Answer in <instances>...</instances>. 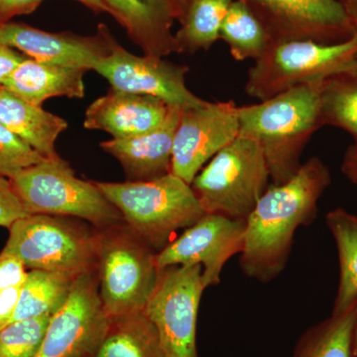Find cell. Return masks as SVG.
Segmentation results:
<instances>
[{
    "label": "cell",
    "instance_id": "29",
    "mask_svg": "<svg viewBox=\"0 0 357 357\" xmlns=\"http://www.w3.org/2000/svg\"><path fill=\"white\" fill-rule=\"evenodd\" d=\"M45 158L0 123V176L11 178Z\"/></svg>",
    "mask_w": 357,
    "mask_h": 357
},
{
    "label": "cell",
    "instance_id": "6",
    "mask_svg": "<svg viewBox=\"0 0 357 357\" xmlns=\"http://www.w3.org/2000/svg\"><path fill=\"white\" fill-rule=\"evenodd\" d=\"M357 35L335 44L311 40L271 42L248 70L246 95L259 102L284 91L321 83L356 61Z\"/></svg>",
    "mask_w": 357,
    "mask_h": 357
},
{
    "label": "cell",
    "instance_id": "20",
    "mask_svg": "<svg viewBox=\"0 0 357 357\" xmlns=\"http://www.w3.org/2000/svg\"><path fill=\"white\" fill-rule=\"evenodd\" d=\"M0 123L45 158L56 156L59 136L69 128L63 117L0 88Z\"/></svg>",
    "mask_w": 357,
    "mask_h": 357
},
{
    "label": "cell",
    "instance_id": "4",
    "mask_svg": "<svg viewBox=\"0 0 357 357\" xmlns=\"http://www.w3.org/2000/svg\"><path fill=\"white\" fill-rule=\"evenodd\" d=\"M96 274L109 319L141 312L158 278L156 252L126 222L96 229Z\"/></svg>",
    "mask_w": 357,
    "mask_h": 357
},
{
    "label": "cell",
    "instance_id": "34",
    "mask_svg": "<svg viewBox=\"0 0 357 357\" xmlns=\"http://www.w3.org/2000/svg\"><path fill=\"white\" fill-rule=\"evenodd\" d=\"M20 287H13L0 292V330L13 323L20 295Z\"/></svg>",
    "mask_w": 357,
    "mask_h": 357
},
{
    "label": "cell",
    "instance_id": "17",
    "mask_svg": "<svg viewBox=\"0 0 357 357\" xmlns=\"http://www.w3.org/2000/svg\"><path fill=\"white\" fill-rule=\"evenodd\" d=\"M180 107H173L166 121L149 132L102 141L100 148L121 164L128 182H148L171 173L174 136Z\"/></svg>",
    "mask_w": 357,
    "mask_h": 357
},
{
    "label": "cell",
    "instance_id": "5",
    "mask_svg": "<svg viewBox=\"0 0 357 357\" xmlns=\"http://www.w3.org/2000/svg\"><path fill=\"white\" fill-rule=\"evenodd\" d=\"M10 181L29 215L77 218L96 229L124 222L93 181L77 178L69 162L59 155L20 171Z\"/></svg>",
    "mask_w": 357,
    "mask_h": 357
},
{
    "label": "cell",
    "instance_id": "27",
    "mask_svg": "<svg viewBox=\"0 0 357 357\" xmlns=\"http://www.w3.org/2000/svg\"><path fill=\"white\" fill-rule=\"evenodd\" d=\"M220 39L229 46L236 61L258 60L270 44L261 22L241 0H232L222 28Z\"/></svg>",
    "mask_w": 357,
    "mask_h": 357
},
{
    "label": "cell",
    "instance_id": "33",
    "mask_svg": "<svg viewBox=\"0 0 357 357\" xmlns=\"http://www.w3.org/2000/svg\"><path fill=\"white\" fill-rule=\"evenodd\" d=\"M26 58L28 57L16 51V49L0 42V86H3L7 79Z\"/></svg>",
    "mask_w": 357,
    "mask_h": 357
},
{
    "label": "cell",
    "instance_id": "7",
    "mask_svg": "<svg viewBox=\"0 0 357 357\" xmlns=\"http://www.w3.org/2000/svg\"><path fill=\"white\" fill-rule=\"evenodd\" d=\"M2 251L17 256L27 270L81 276L96 270V229L75 218L29 215L16 220Z\"/></svg>",
    "mask_w": 357,
    "mask_h": 357
},
{
    "label": "cell",
    "instance_id": "25",
    "mask_svg": "<svg viewBox=\"0 0 357 357\" xmlns=\"http://www.w3.org/2000/svg\"><path fill=\"white\" fill-rule=\"evenodd\" d=\"M232 0H192L174 34L176 53L206 51L220 39V28Z\"/></svg>",
    "mask_w": 357,
    "mask_h": 357
},
{
    "label": "cell",
    "instance_id": "31",
    "mask_svg": "<svg viewBox=\"0 0 357 357\" xmlns=\"http://www.w3.org/2000/svg\"><path fill=\"white\" fill-rule=\"evenodd\" d=\"M27 273V268L17 256L4 251L0 252V292L22 286Z\"/></svg>",
    "mask_w": 357,
    "mask_h": 357
},
{
    "label": "cell",
    "instance_id": "23",
    "mask_svg": "<svg viewBox=\"0 0 357 357\" xmlns=\"http://www.w3.org/2000/svg\"><path fill=\"white\" fill-rule=\"evenodd\" d=\"M76 278L43 270H29L20 289L13 321L52 317L69 299Z\"/></svg>",
    "mask_w": 357,
    "mask_h": 357
},
{
    "label": "cell",
    "instance_id": "16",
    "mask_svg": "<svg viewBox=\"0 0 357 357\" xmlns=\"http://www.w3.org/2000/svg\"><path fill=\"white\" fill-rule=\"evenodd\" d=\"M173 107L155 96L110 88L89 105L84 128L105 131L114 139L132 137L158 128Z\"/></svg>",
    "mask_w": 357,
    "mask_h": 357
},
{
    "label": "cell",
    "instance_id": "30",
    "mask_svg": "<svg viewBox=\"0 0 357 357\" xmlns=\"http://www.w3.org/2000/svg\"><path fill=\"white\" fill-rule=\"evenodd\" d=\"M27 215L29 213L16 194L10 178L0 176V227L9 229L16 220Z\"/></svg>",
    "mask_w": 357,
    "mask_h": 357
},
{
    "label": "cell",
    "instance_id": "9",
    "mask_svg": "<svg viewBox=\"0 0 357 357\" xmlns=\"http://www.w3.org/2000/svg\"><path fill=\"white\" fill-rule=\"evenodd\" d=\"M204 290L202 265L159 269L143 314L156 328L167 356L199 357L197 324Z\"/></svg>",
    "mask_w": 357,
    "mask_h": 357
},
{
    "label": "cell",
    "instance_id": "32",
    "mask_svg": "<svg viewBox=\"0 0 357 357\" xmlns=\"http://www.w3.org/2000/svg\"><path fill=\"white\" fill-rule=\"evenodd\" d=\"M43 0H0V25L10 22L16 16L36 10Z\"/></svg>",
    "mask_w": 357,
    "mask_h": 357
},
{
    "label": "cell",
    "instance_id": "38",
    "mask_svg": "<svg viewBox=\"0 0 357 357\" xmlns=\"http://www.w3.org/2000/svg\"><path fill=\"white\" fill-rule=\"evenodd\" d=\"M96 13H109V10L102 0H76Z\"/></svg>",
    "mask_w": 357,
    "mask_h": 357
},
{
    "label": "cell",
    "instance_id": "21",
    "mask_svg": "<svg viewBox=\"0 0 357 357\" xmlns=\"http://www.w3.org/2000/svg\"><path fill=\"white\" fill-rule=\"evenodd\" d=\"M95 357H168L143 312L109 319Z\"/></svg>",
    "mask_w": 357,
    "mask_h": 357
},
{
    "label": "cell",
    "instance_id": "1",
    "mask_svg": "<svg viewBox=\"0 0 357 357\" xmlns=\"http://www.w3.org/2000/svg\"><path fill=\"white\" fill-rule=\"evenodd\" d=\"M331 183L330 169L314 156L287 182L268 188L245 220L239 265L246 276L269 283L285 270L296 231L316 220L319 199Z\"/></svg>",
    "mask_w": 357,
    "mask_h": 357
},
{
    "label": "cell",
    "instance_id": "37",
    "mask_svg": "<svg viewBox=\"0 0 357 357\" xmlns=\"http://www.w3.org/2000/svg\"><path fill=\"white\" fill-rule=\"evenodd\" d=\"M168 1L172 6L175 20L181 22L192 0H168Z\"/></svg>",
    "mask_w": 357,
    "mask_h": 357
},
{
    "label": "cell",
    "instance_id": "12",
    "mask_svg": "<svg viewBox=\"0 0 357 357\" xmlns=\"http://www.w3.org/2000/svg\"><path fill=\"white\" fill-rule=\"evenodd\" d=\"M241 1L261 22L271 42L311 40L335 44L354 35L351 20L337 0Z\"/></svg>",
    "mask_w": 357,
    "mask_h": 357
},
{
    "label": "cell",
    "instance_id": "18",
    "mask_svg": "<svg viewBox=\"0 0 357 357\" xmlns=\"http://www.w3.org/2000/svg\"><path fill=\"white\" fill-rule=\"evenodd\" d=\"M109 14L146 55L176 53L175 15L168 0H102Z\"/></svg>",
    "mask_w": 357,
    "mask_h": 357
},
{
    "label": "cell",
    "instance_id": "8",
    "mask_svg": "<svg viewBox=\"0 0 357 357\" xmlns=\"http://www.w3.org/2000/svg\"><path fill=\"white\" fill-rule=\"evenodd\" d=\"M269 178L261 149L238 136L199 171L191 187L204 213L245 220L269 188Z\"/></svg>",
    "mask_w": 357,
    "mask_h": 357
},
{
    "label": "cell",
    "instance_id": "3",
    "mask_svg": "<svg viewBox=\"0 0 357 357\" xmlns=\"http://www.w3.org/2000/svg\"><path fill=\"white\" fill-rule=\"evenodd\" d=\"M93 183L129 229L156 253L174 232L188 229L206 215L191 185L172 173L148 182Z\"/></svg>",
    "mask_w": 357,
    "mask_h": 357
},
{
    "label": "cell",
    "instance_id": "15",
    "mask_svg": "<svg viewBox=\"0 0 357 357\" xmlns=\"http://www.w3.org/2000/svg\"><path fill=\"white\" fill-rule=\"evenodd\" d=\"M0 42L26 57L46 64L93 70L117 43L107 26H98L93 36L72 32L50 33L22 23L0 25Z\"/></svg>",
    "mask_w": 357,
    "mask_h": 357
},
{
    "label": "cell",
    "instance_id": "24",
    "mask_svg": "<svg viewBox=\"0 0 357 357\" xmlns=\"http://www.w3.org/2000/svg\"><path fill=\"white\" fill-rule=\"evenodd\" d=\"M357 304L307 328L294 349L292 357H354Z\"/></svg>",
    "mask_w": 357,
    "mask_h": 357
},
{
    "label": "cell",
    "instance_id": "13",
    "mask_svg": "<svg viewBox=\"0 0 357 357\" xmlns=\"http://www.w3.org/2000/svg\"><path fill=\"white\" fill-rule=\"evenodd\" d=\"M117 91L155 96L180 109L196 107L206 100L188 89L187 66L153 55H134L117 42L109 55L93 68Z\"/></svg>",
    "mask_w": 357,
    "mask_h": 357
},
{
    "label": "cell",
    "instance_id": "2",
    "mask_svg": "<svg viewBox=\"0 0 357 357\" xmlns=\"http://www.w3.org/2000/svg\"><path fill=\"white\" fill-rule=\"evenodd\" d=\"M323 83L303 84L264 102L238 107V136L261 149L273 185L287 182L299 171L305 147L323 126Z\"/></svg>",
    "mask_w": 357,
    "mask_h": 357
},
{
    "label": "cell",
    "instance_id": "28",
    "mask_svg": "<svg viewBox=\"0 0 357 357\" xmlns=\"http://www.w3.org/2000/svg\"><path fill=\"white\" fill-rule=\"evenodd\" d=\"M52 317L15 321L0 330V357H34Z\"/></svg>",
    "mask_w": 357,
    "mask_h": 357
},
{
    "label": "cell",
    "instance_id": "40",
    "mask_svg": "<svg viewBox=\"0 0 357 357\" xmlns=\"http://www.w3.org/2000/svg\"><path fill=\"white\" fill-rule=\"evenodd\" d=\"M356 60H357V55H356Z\"/></svg>",
    "mask_w": 357,
    "mask_h": 357
},
{
    "label": "cell",
    "instance_id": "14",
    "mask_svg": "<svg viewBox=\"0 0 357 357\" xmlns=\"http://www.w3.org/2000/svg\"><path fill=\"white\" fill-rule=\"evenodd\" d=\"M245 227L244 220L206 213L156 253L157 267L199 264L204 287L218 286L225 265L243 252Z\"/></svg>",
    "mask_w": 357,
    "mask_h": 357
},
{
    "label": "cell",
    "instance_id": "41",
    "mask_svg": "<svg viewBox=\"0 0 357 357\" xmlns=\"http://www.w3.org/2000/svg\"><path fill=\"white\" fill-rule=\"evenodd\" d=\"M0 88H1V86H0Z\"/></svg>",
    "mask_w": 357,
    "mask_h": 357
},
{
    "label": "cell",
    "instance_id": "35",
    "mask_svg": "<svg viewBox=\"0 0 357 357\" xmlns=\"http://www.w3.org/2000/svg\"><path fill=\"white\" fill-rule=\"evenodd\" d=\"M340 170L344 177L357 188V142H354L347 147Z\"/></svg>",
    "mask_w": 357,
    "mask_h": 357
},
{
    "label": "cell",
    "instance_id": "10",
    "mask_svg": "<svg viewBox=\"0 0 357 357\" xmlns=\"http://www.w3.org/2000/svg\"><path fill=\"white\" fill-rule=\"evenodd\" d=\"M109 324L96 270L81 275L64 306L52 316L34 357H95Z\"/></svg>",
    "mask_w": 357,
    "mask_h": 357
},
{
    "label": "cell",
    "instance_id": "11",
    "mask_svg": "<svg viewBox=\"0 0 357 357\" xmlns=\"http://www.w3.org/2000/svg\"><path fill=\"white\" fill-rule=\"evenodd\" d=\"M238 133V107L234 100H206L199 107L181 109L171 173L191 185L199 171Z\"/></svg>",
    "mask_w": 357,
    "mask_h": 357
},
{
    "label": "cell",
    "instance_id": "22",
    "mask_svg": "<svg viewBox=\"0 0 357 357\" xmlns=\"http://www.w3.org/2000/svg\"><path fill=\"white\" fill-rule=\"evenodd\" d=\"M326 225L337 249L340 281L332 314L357 304V215L342 208L328 211Z\"/></svg>",
    "mask_w": 357,
    "mask_h": 357
},
{
    "label": "cell",
    "instance_id": "36",
    "mask_svg": "<svg viewBox=\"0 0 357 357\" xmlns=\"http://www.w3.org/2000/svg\"><path fill=\"white\" fill-rule=\"evenodd\" d=\"M337 1L344 7L345 13L351 20L354 35H357V0H337Z\"/></svg>",
    "mask_w": 357,
    "mask_h": 357
},
{
    "label": "cell",
    "instance_id": "19",
    "mask_svg": "<svg viewBox=\"0 0 357 357\" xmlns=\"http://www.w3.org/2000/svg\"><path fill=\"white\" fill-rule=\"evenodd\" d=\"M86 72L84 69L46 64L26 58L2 88L36 105H42L45 100L59 96L83 98L86 93L84 77Z\"/></svg>",
    "mask_w": 357,
    "mask_h": 357
},
{
    "label": "cell",
    "instance_id": "39",
    "mask_svg": "<svg viewBox=\"0 0 357 357\" xmlns=\"http://www.w3.org/2000/svg\"><path fill=\"white\" fill-rule=\"evenodd\" d=\"M354 357H357V321L354 333Z\"/></svg>",
    "mask_w": 357,
    "mask_h": 357
},
{
    "label": "cell",
    "instance_id": "26",
    "mask_svg": "<svg viewBox=\"0 0 357 357\" xmlns=\"http://www.w3.org/2000/svg\"><path fill=\"white\" fill-rule=\"evenodd\" d=\"M319 107L323 126L342 129L357 142V60L324 81Z\"/></svg>",
    "mask_w": 357,
    "mask_h": 357
}]
</instances>
